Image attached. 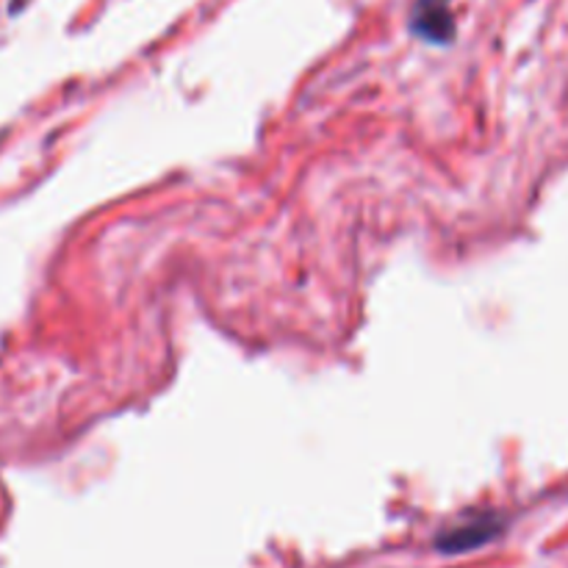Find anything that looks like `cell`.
Returning <instances> with one entry per match:
<instances>
[{
  "mask_svg": "<svg viewBox=\"0 0 568 568\" xmlns=\"http://www.w3.org/2000/svg\"><path fill=\"white\" fill-rule=\"evenodd\" d=\"M453 28L455 22L447 0H422L414 9V33L427 42H449Z\"/></svg>",
  "mask_w": 568,
  "mask_h": 568,
  "instance_id": "cell-1",
  "label": "cell"
},
{
  "mask_svg": "<svg viewBox=\"0 0 568 568\" xmlns=\"http://www.w3.org/2000/svg\"><path fill=\"white\" fill-rule=\"evenodd\" d=\"M497 536V525L494 521H475V525H460L455 527V530H449L447 536L438 538V549L447 555H458V552H466V549H475L480 547V544L491 541V538Z\"/></svg>",
  "mask_w": 568,
  "mask_h": 568,
  "instance_id": "cell-2",
  "label": "cell"
}]
</instances>
